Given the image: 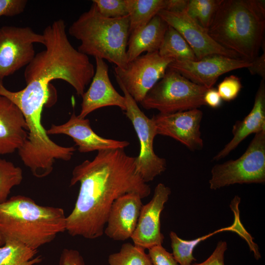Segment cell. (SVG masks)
I'll use <instances>...</instances> for the list:
<instances>
[{"label": "cell", "mask_w": 265, "mask_h": 265, "mask_svg": "<svg viewBox=\"0 0 265 265\" xmlns=\"http://www.w3.org/2000/svg\"><path fill=\"white\" fill-rule=\"evenodd\" d=\"M135 157L124 149L98 151L92 160H85L72 171L70 185L79 183L74 208L66 216V231L73 237L93 239L104 234L113 202L120 196L135 193L142 199L151 193L150 186L137 172Z\"/></svg>", "instance_id": "6da1fadb"}, {"label": "cell", "mask_w": 265, "mask_h": 265, "mask_svg": "<svg viewBox=\"0 0 265 265\" xmlns=\"http://www.w3.org/2000/svg\"><path fill=\"white\" fill-rule=\"evenodd\" d=\"M66 27L64 21L59 19L44 29L45 49L35 54L24 72L27 89L50 95L51 81L60 79L70 84L78 95L84 93L95 69L88 56L71 44Z\"/></svg>", "instance_id": "7a4b0ae2"}, {"label": "cell", "mask_w": 265, "mask_h": 265, "mask_svg": "<svg viewBox=\"0 0 265 265\" xmlns=\"http://www.w3.org/2000/svg\"><path fill=\"white\" fill-rule=\"evenodd\" d=\"M66 218L61 208L41 206L29 197L13 196L0 203V246L16 241L37 250L66 231Z\"/></svg>", "instance_id": "3957f363"}, {"label": "cell", "mask_w": 265, "mask_h": 265, "mask_svg": "<svg viewBox=\"0 0 265 265\" xmlns=\"http://www.w3.org/2000/svg\"><path fill=\"white\" fill-rule=\"evenodd\" d=\"M265 2L222 0L207 29L222 47L252 62L264 42Z\"/></svg>", "instance_id": "277c9868"}, {"label": "cell", "mask_w": 265, "mask_h": 265, "mask_svg": "<svg viewBox=\"0 0 265 265\" xmlns=\"http://www.w3.org/2000/svg\"><path fill=\"white\" fill-rule=\"evenodd\" d=\"M69 34L80 41L81 53L124 68L128 63L127 48L130 35L129 15L107 18L98 11L95 4L82 13L70 26Z\"/></svg>", "instance_id": "5b68a950"}, {"label": "cell", "mask_w": 265, "mask_h": 265, "mask_svg": "<svg viewBox=\"0 0 265 265\" xmlns=\"http://www.w3.org/2000/svg\"><path fill=\"white\" fill-rule=\"evenodd\" d=\"M208 89L191 81L168 68L162 77L140 103L146 109L169 114L199 108Z\"/></svg>", "instance_id": "8992f818"}, {"label": "cell", "mask_w": 265, "mask_h": 265, "mask_svg": "<svg viewBox=\"0 0 265 265\" xmlns=\"http://www.w3.org/2000/svg\"><path fill=\"white\" fill-rule=\"evenodd\" d=\"M265 182V130L255 133L238 159L215 165L211 170L210 188L216 190L237 184Z\"/></svg>", "instance_id": "52a82bcc"}, {"label": "cell", "mask_w": 265, "mask_h": 265, "mask_svg": "<svg viewBox=\"0 0 265 265\" xmlns=\"http://www.w3.org/2000/svg\"><path fill=\"white\" fill-rule=\"evenodd\" d=\"M115 79L125 98V114L132 122L139 141L140 151L138 156L135 157V168L147 183L166 170V161L165 159L157 155L154 150V139L158 134L153 120L141 110L119 79L116 77Z\"/></svg>", "instance_id": "ba28073f"}, {"label": "cell", "mask_w": 265, "mask_h": 265, "mask_svg": "<svg viewBox=\"0 0 265 265\" xmlns=\"http://www.w3.org/2000/svg\"><path fill=\"white\" fill-rule=\"evenodd\" d=\"M174 59L163 57L158 51L146 53L129 62L127 66L114 67L117 77L126 91L140 103L147 92L161 79Z\"/></svg>", "instance_id": "9c48e42d"}, {"label": "cell", "mask_w": 265, "mask_h": 265, "mask_svg": "<svg viewBox=\"0 0 265 265\" xmlns=\"http://www.w3.org/2000/svg\"><path fill=\"white\" fill-rule=\"evenodd\" d=\"M44 41L42 34L28 26L0 27V80L26 67L35 55L34 44Z\"/></svg>", "instance_id": "30bf717a"}, {"label": "cell", "mask_w": 265, "mask_h": 265, "mask_svg": "<svg viewBox=\"0 0 265 265\" xmlns=\"http://www.w3.org/2000/svg\"><path fill=\"white\" fill-rule=\"evenodd\" d=\"M251 64V62L241 58L213 54L194 61L174 60L168 68L208 89L213 87L220 76L233 70L247 68Z\"/></svg>", "instance_id": "8fae6325"}, {"label": "cell", "mask_w": 265, "mask_h": 265, "mask_svg": "<svg viewBox=\"0 0 265 265\" xmlns=\"http://www.w3.org/2000/svg\"><path fill=\"white\" fill-rule=\"evenodd\" d=\"M158 15L182 35L193 50L197 60L213 54L240 58L234 52L216 42L207 30L190 18L186 10L181 12L161 10Z\"/></svg>", "instance_id": "7c38bea8"}, {"label": "cell", "mask_w": 265, "mask_h": 265, "mask_svg": "<svg viewBox=\"0 0 265 265\" xmlns=\"http://www.w3.org/2000/svg\"><path fill=\"white\" fill-rule=\"evenodd\" d=\"M203 112L199 108L154 115L157 134L170 137L192 151L204 146L200 132Z\"/></svg>", "instance_id": "4fadbf2b"}, {"label": "cell", "mask_w": 265, "mask_h": 265, "mask_svg": "<svg viewBox=\"0 0 265 265\" xmlns=\"http://www.w3.org/2000/svg\"><path fill=\"white\" fill-rule=\"evenodd\" d=\"M171 193L169 187L159 183L155 188L152 199L143 205L136 228L131 238L134 245L149 249L162 245L164 237L160 230V215Z\"/></svg>", "instance_id": "5bb4252c"}, {"label": "cell", "mask_w": 265, "mask_h": 265, "mask_svg": "<svg viewBox=\"0 0 265 265\" xmlns=\"http://www.w3.org/2000/svg\"><path fill=\"white\" fill-rule=\"evenodd\" d=\"M96 69L90 86L82 97L81 109L78 116L81 118L99 108L115 106L126 109L125 98L112 85L108 75V66L104 60L96 57Z\"/></svg>", "instance_id": "9a60e30c"}, {"label": "cell", "mask_w": 265, "mask_h": 265, "mask_svg": "<svg viewBox=\"0 0 265 265\" xmlns=\"http://www.w3.org/2000/svg\"><path fill=\"white\" fill-rule=\"evenodd\" d=\"M46 131L48 135L63 134L71 137L80 153L124 149L130 145L126 140L108 139L98 135L92 129L89 120L80 118L74 111L66 122L58 125L53 124Z\"/></svg>", "instance_id": "2e32d148"}, {"label": "cell", "mask_w": 265, "mask_h": 265, "mask_svg": "<svg viewBox=\"0 0 265 265\" xmlns=\"http://www.w3.org/2000/svg\"><path fill=\"white\" fill-rule=\"evenodd\" d=\"M141 199L135 193H127L117 198L111 207L104 233L115 240L131 238L143 206Z\"/></svg>", "instance_id": "e0dca14e"}, {"label": "cell", "mask_w": 265, "mask_h": 265, "mask_svg": "<svg viewBox=\"0 0 265 265\" xmlns=\"http://www.w3.org/2000/svg\"><path fill=\"white\" fill-rule=\"evenodd\" d=\"M27 135L28 128L22 111L11 101L0 95V155L18 151Z\"/></svg>", "instance_id": "ac0fdd59"}, {"label": "cell", "mask_w": 265, "mask_h": 265, "mask_svg": "<svg viewBox=\"0 0 265 265\" xmlns=\"http://www.w3.org/2000/svg\"><path fill=\"white\" fill-rule=\"evenodd\" d=\"M265 130V79H262L248 114L233 126L231 140L212 158L218 161L229 155L247 136Z\"/></svg>", "instance_id": "d6986e66"}, {"label": "cell", "mask_w": 265, "mask_h": 265, "mask_svg": "<svg viewBox=\"0 0 265 265\" xmlns=\"http://www.w3.org/2000/svg\"><path fill=\"white\" fill-rule=\"evenodd\" d=\"M168 25L158 15L147 24L130 33L127 57L130 62L144 52L158 51Z\"/></svg>", "instance_id": "ffe728a7"}, {"label": "cell", "mask_w": 265, "mask_h": 265, "mask_svg": "<svg viewBox=\"0 0 265 265\" xmlns=\"http://www.w3.org/2000/svg\"><path fill=\"white\" fill-rule=\"evenodd\" d=\"M130 33L147 24L165 9V0H126Z\"/></svg>", "instance_id": "44dd1931"}, {"label": "cell", "mask_w": 265, "mask_h": 265, "mask_svg": "<svg viewBox=\"0 0 265 265\" xmlns=\"http://www.w3.org/2000/svg\"><path fill=\"white\" fill-rule=\"evenodd\" d=\"M158 52L161 56L175 60H197L193 50L182 35L169 25Z\"/></svg>", "instance_id": "7402d4cb"}, {"label": "cell", "mask_w": 265, "mask_h": 265, "mask_svg": "<svg viewBox=\"0 0 265 265\" xmlns=\"http://www.w3.org/2000/svg\"><path fill=\"white\" fill-rule=\"evenodd\" d=\"M236 225L235 223L231 226L219 229L209 234L192 240H184L179 238L174 232L171 231L169 236L172 255L180 265H192L196 259L194 257L193 252L195 247L201 241L212 236L215 234L224 231L236 232Z\"/></svg>", "instance_id": "603a6c76"}, {"label": "cell", "mask_w": 265, "mask_h": 265, "mask_svg": "<svg viewBox=\"0 0 265 265\" xmlns=\"http://www.w3.org/2000/svg\"><path fill=\"white\" fill-rule=\"evenodd\" d=\"M37 250L32 249L16 241H10L0 246V265H35L42 258L34 257Z\"/></svg>", "instance_id": "cb8c5ba5"}, {"label": "cell", "mask_w": 265, "mask_h": 265, "mask_svg": "<svg viewBox=\"0 0 265 265\" xmlns=\"http://www.w3.org/2000/svg\"><path fill=\"white\" fill-rule=\"evenodd\" d=\"M109 265H153L145 249L131 243L122 244L119 252L108 256Z\"/></svg>", "instance_id": "d4e9b609"}, {"label": "cell", "mask_w": 265, "mask_h": 265, "mask_svg": "<svg viewBox=\"0 0 265 265\" xmlns=\"http://www.w3.org/2000/svg\"><path fill=\"white\" fill-rule=\"evenodd\" d=\"M222 0H188L187 15L207 30Z\"/></svg>", "instance_id": "484cf974"}, {"label": "cell", "mask_w": 265, "mask_h": 265, "mask_svg": "<svg viewBox=\"0 0 265 265\" xmlns=\"http://www.w3.org/2000/svg\"><path fill=\"white\" fill-rule=\"evenodd\" d=\"M23 179L22 169L13 162L0 159V203L5 202L12 188Z\"/></svg>", "instance_id": "4316f807"}, {"label": "cell", "mask_w": 265, "mask_h": 265, "mask_svg": "<svg viewBox=\"0 0 265 265\" xmlns=\"http://www.w3.org/2000/svg\"><path fill=\"white\" fill-rule=\"evenodd\" d=\"M92 2L105 17L116 18L128 15L126 0H93Z\"/></svg>", "instance_id": "83f0119b"}, {"label": "cell", "mask_w": 265, "mask_h": 265, "mask_svg": "<svg viewBox=\"0 0 265 265\" xmlns=\"http://www.w3.org/2000/svg\"><path fill=\"white\" fill-rule=\"evenodd\" d=\"M241 88L240 78L235 75H230L219 83L217 90L222 100L230 102L237 97Z\"/></svg>", "instance_id": "f1b7e54d"}, {"label": "cell", "mask_w": 265, "mask_h": 265, "mask_svg": "<svg viewBox=\"0 0 265 265\" xmlns=\"http://www.w3.org/2000/svg\"><path fill=\"white\" fill-rule=\"evenodd\" d=\"M149 250L148 255L153 265H178L172 253L162 246H154Z\"/></svg>", "instance_id": "f546056e"}, {"label": "cell", "mask_w": 265, "mask_h": 265, "mask_svg": "<svg viewBox=\"0 0 265 265\" xmlns=\"http://www.w3.org/2000/svg\"><path fill=\"white\" fill-rule=\"evenodd\" d=\"M27 3L26 0H0V17H12L22 13Z\"/></svg>", "instance_id": "4dcf8cb0"}, {"label": "cell", "mask_w": 265, "mask_h": 265, "mask_svg": "<svg viewBox=\"0 0 265 265\" xmlns=\"http://www.w3.org/2000/svg\"><path fill=\"white\" fill-rule=\"evenodd\" d=\"M227 249V244L225 241H219L211 256L204 262L192 265H225L224 254Z\"/></svg>", "instance_id": "1f68e13d"}, {"label": "cell", "mask_w": 265, "mask_h": 265, "mask_svg": "<svg viewBox=\"0 0 265 265\" xmlns=\"http://www.w3.org/2000/svg\"><path fill=\"white\" fill-rule=\"evenodd\" d=\"M59 265H85L82 256L74 249H64L59 259Z\"/></svg>", "instance_id": "d6a6232c"}, {"label": "cell", "mask_w": 265, "mask_h": 265, "mask_svg": "<svg viewBox=\"0 0 265 265\" xmlns=\"http://www.w3.org/2000/svg\"><path fill=\"white\" fill-rule=\"evenodd\" d=\"M252 75H258L265 79V50L264 48V53L256 57L251 65L247 68Z\"/></svg>", "instance_id": "836d02e7"}, {"label": "cell", "mask_w": 265, "mask_h": 265, "mask_svg": "<svg viewBox=\"0 0 265 265\" xmlns=\"http://www.w3.org/2000/svg\"><path fill=\"white\" fill-rule=\"evenodd\" d=\"M204 101L206 105L216 108L221 106L222 100L217 89L212 87L206 91L204 96Z\"/></svg>", "instance_id": "e575fe53"}, {"label": "cell", "mask_w": 265, "mask_h": 265, "mask_svg": "<svg viewBox=\"0 0 265 265\" xmlns=\"http://www.w3.org/2000/svg\"><path fill=\"white\" fill-rule=\"evenodd\" d=\"M188 0H165L164 10L171 12H181L186 8Z\"/></svg>", "instance_id": "d590c367"}]
</instances>
